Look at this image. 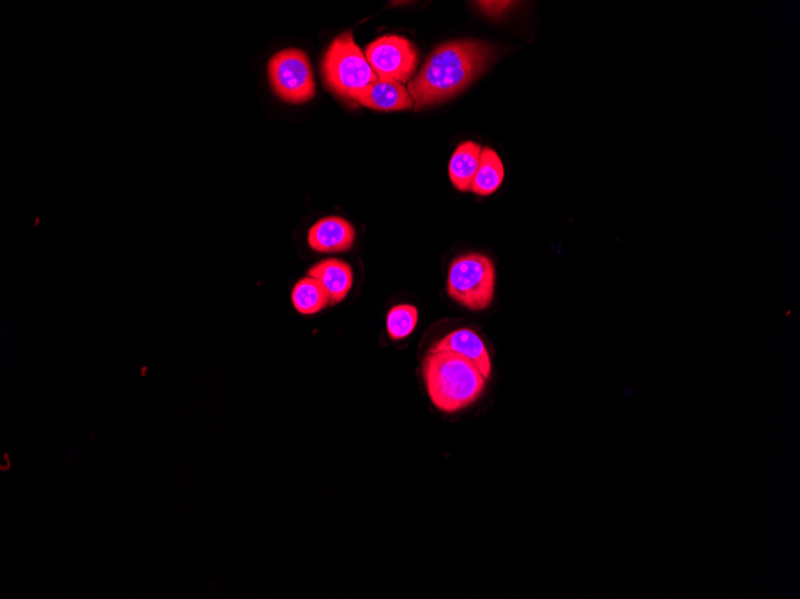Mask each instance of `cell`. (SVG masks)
<instances>
[{
    "mask_svg": "<svg viewBox=\"0 0 800 599\" xmlns=\"http://www.w3.org/2000/svg\"><path fill=\"white\" fill-rule=\"evenodd\" d=\"M494 262L479 253L453 260L447 275V295L453 301L471 311H483L492 305L495 295Z\"/></svg>",
    "mask_w": 800,
    "mask_h": 599,
    "instance_id": "obj_4",
    "label": "cell"
},
{
    "mask_svg": "<svg viewBox=\"0 0 800 599\" xmlns=\"http://www.w3.org/2000/svg\"><path fill=\"white\" fill-rule=\"evenodd\" d=\"M292 302L297 313L315 315L328 308L330 296L319 280L308 275L294 286Z\"/></svg>",
    "mask_w": 800,
    "mask_h": 599,
    "instance_id": "obj_13",
    "label": "cell"
},
{
    "mask_svg": "<svg viewBox=\"0 0 800 599\" xmlns=\"http://www.w3.org/2000/svg\"><path fill=\"white\" fill-rule=\"evenodd\" d=\"M491 46L477 41H452L435 48L408 91L417 111L458 95L491 63Z\"/></svg>",
    "mask_w": 800,
    "mask_h": 599,
    "instance_id": "obj_1",
    "label": "cell"
},
{
    "mask_svg": "<svg viewBox=\"0 0 800 599\" xmlns=\"http://www.w3.org/2000/svg\"><path fill=\"white\" fill-rule=\"evenodd\" d=\"M504 177V164L501 162L499 154L491 148H484L470 190L476 196H492L503 185Z\"/></svg>",
    "mask_w": 800,
    "mask_h": 599,
    "instance_id": "obj_12",
    "label": "cell"
},
{
    "mask_svg": "<svg viewBox=\"0 0 800 599\" xmlns=\"http://www.w3.org/2000/svg\"><path fill=\"white\" fill-rule=\"evenodd\" d=\"M271 89L286 103L303 104L315 98L316 80L308 55L301 50H283L268 63Z\"/></svg>",
    "mask_w": 800,
    "mask_h": 599,
    "instance_id": "obj_5",
    "label": "cell"
},
{
    "mask_svg": "<svg viewBox=\"0 0 800 599\" xmlns=\"http://www.w3.org/2000/svg\"><path fill=\"white\" fill-rule=\"evenodd\" d=\"M429 399L444 413H457L479 401L487 379L472 363L451 352L428 351L421 369Z\"/></svg>",
    "mask_w": 800,
    "mask_h": 599,
    "instance_id": "obj_2",
    "label": "cell"
},
{
    "mask_svg": "<svg viewBox=\"0 0 800 599\" xmlns=\"http://www.w3.org/2000/svg\"><path fill=\"white\" fill-rule=\"evenodd\" d=\"M321 75L328 89L344 100L378 79L350 32L331 42L322 59Z\"/></svg>",
    "mask_w": 800,
    "mask_h": 599,
    "instance_id": "obj_3",
    "label": "cell"
},
{
    "mask_svg": "<svg viewBox=\"0 0 800 599\" xmlns=\"http://www.w3.org/2000/svg\"><path fill=\"white\" fill-rule=\"evenodd\" d=\"M479 7L487 12L488 15H501L513 4L512 2H479Z\"/></svg>",
    "mask_w": 800,
    "mask_h": 599,
    "instance_id": "obj_15",
    "label": "cell"
},
{
    "mask_svg": "<svg viewBox=\"0 0 800 599\" xmlns=\"http://www.w3.org/2000/svg\"><path fill=\"white\" fill-rule=\"evenodd\" d=\"M308 275L325 287L331 305L342 303L348 297L354 284L352 266L348 262L337 259L320 261L312 269H309Z\"/></svg>",
    "mask_w": 800,
    "mask_h": 599,
    "instance_id": "obj_10",
    "label": "cell"
},
{
    "mask_svg": "<svg viewBox=\"0 0 800 599\" xmlns=\"http://www.w3.org/2000/svg\"><path fill=\"white\" fill-rule=\"evenodd\" d=\"M368 63L379 78L403 83L411 79L419 64V52L407 39L398 35H385L368 45L365 53Z\"/></svg>",
    "mask_w": 800,
    "mask_h": 599,
    "instance_id": "obj_6",
    "label": "cell"
},
{
    "mask_svg": "<svg viewBox=\"0 0 800 599\" xmlns=\"http://www.w3.org/2000/svg\"><path fill=\"white\" fill-rule=\"evenodd\" d=\"M350 101L379 112L413 110L415 102L401 82L378 78L369 86L352 95Z\"/></svg>",
    "mask_w": 800,
    "mask_h": 599,
    "instance_id": "obj_7",
    "label": "cell"
},
{
    "mask_svg": "<svg viewBox=\"0 0 800 599\" xmlns=\"http://www.w3.org/2000/svg\"><path fill=\"white\" fill-rule=\"evenodd\" d=\"M482 148L473 141L460 143L453 153L448 173L451 183L460 191H469L473 177L479 170Z\"/></svg>",
    "mask_w": 800,
    "mask_h": 599,
    "instance_id": "obj_11",
    "label": "cell"
},
{
    "mask_svg": "<svg viewBox=\"0 0 800 599\" xmlns=\"http://www.w3.org/2000/svg\"><path fill=\"white\" fill-rule=\"evenodd\" d=\"M354 226L342 217H327L317 222L308 232V245L317 253H343L355 242Z\"/></svg>",
    "mask_w": 800,
    "mask_h": 599,
    "instance_id": "obj_9",
    "label": "cell"
},
{
    "mask_svg": "<svg viewBox=\"0 0 800 599\" xmlns=\"http://www.w3.org/2000/svg\"><path fill=\"white\" fill-rule=\"evenodd\" d=\"M431 352H451L467 359L483 377L489 380L492 377L493 364L491 354L487 349L480 335L468 328L457 329L446 335L440 341L432 345Z\"/></svg>",
    "mask_w": 800,
    "mask_h": 599,
    "instance_id": "obj_8",
    "label": "cell"
},
{
    "mask_svg": "<svg viewBox=\"0 0 800 599\" xmlns=\"http://www.w3.org/2000/svg\"><path fill=\"white\" fill-rule=\"evenodd\" d=\"M417 322H419V311L415 307L403 304L392 308L386 319L390 339L393 341L407 339L414 333Z\"/></svg>",
    "mask_w": 800,
    "mask_h": 599,
    "instance_id": "obj_14",
    "label": "cell"
}]
</instances>
